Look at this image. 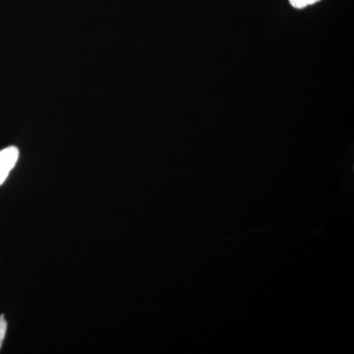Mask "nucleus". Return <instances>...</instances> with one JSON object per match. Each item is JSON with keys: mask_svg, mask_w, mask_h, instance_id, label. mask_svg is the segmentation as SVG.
<instances>
[{"mask_svg": "<svg viewBox=\"0 0 354 354\" xmlns=\"http://www.w3.org/2000/svg\"><path fill=\"white\" fill-rule=\"evenodd\" d=\"M19 158V150L11 146L0 151V185L6 180L7 176L12 171Z\"/></svg>", "mask_w": 354, "mask_h": 354, "instance_id": "f257e3e1", "label": "nucleus"}, {"mask_svg": "<svg viewBox=\"0 0 354 354\" xmlns=\"http://www.w3.org/2000/svg\"><path fill=\"white\" fill-rule=\"evenodd\" d=\"M318 1H320V0H290V3L295 8L302 9L312 6V4H315Z\"/></svg>", "mask_w": 354, "mask_h": 354, "instance_id": "f03ea898", "label": "nucleus"}, {"mask_svg": "<svg viewBox=\"0 0 354 354\" xmlns=\"http://www.w3.org/2000/svg\"><path fill=\"white\" fill-rule=\"evenodd\" d=\"M7 330V322L3 315H0V349H1L2 344L6 339Z\"/></svg>", "mask_w": 354, "mask_h": 354, "instance_id": "7ed1b4c3", "label": "nucleus"}]
</instances>
